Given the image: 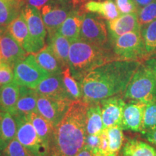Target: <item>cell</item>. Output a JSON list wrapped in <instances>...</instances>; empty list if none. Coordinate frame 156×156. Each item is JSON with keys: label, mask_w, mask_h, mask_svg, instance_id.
I'll return each instance as SVG.
<instances>
[{"label": "cell", "mask_w": 156, "mask_h": 156, "mask_svg": "<svg viewBox=\"0 0 156 156\" xmlns=\"http://www.w3.org/2000/svg\"><path fill=\"white\" fill-rule=\"evenodd\" d=\"M89 103L74 101L56 126L48 143V156H75L86 139V114Z\"/></svg>", "instance_id": "obj_2"}, {"label": "cell", "mask_w": 156, "mask_h": 156, "mask_svg": "<svg viewBox=\"0 0 156 156\" xmlns=\"http://www.w3.org/2000/svg\"><path fill=\"white\" fill-rule=\"evenodd\" d=\"M108 141V156H118L124 145V136L121 126L106 129Z\"/></svg>", "instance_id": "obj_30"}, {"label": "cell", "mask_w": 156, "mask_h": 156, "mask_svg": "<svg viewBox=\"0 0 156 156\" xmlns=\"http://www.w3.org/2000/svg\"><path fill=\"white\" fill-rule=\"evenodd\" d=\"M28 24L29 37L25 47L28 54H36L45 46L46 30L41 14L36 7L28 4L25 5L23 10Z\"/></svg>", "instance_id": "obj_5"}, {"label": "cell", "mask_w": 156, "mask_h": 156, "mask_svg": "<svg viewBox=\"0 0 156 156\" xmlns=\"http://www.w3.org/2000/svg\"><path fill=\"white\" fill-rule=\"evenodd\" d=\"M112 41L114 55L118 59L139 61L147 56L140 31L126 33Z\"/></svg>", "instance_id": "obj_7"}, {"label": "cell", "mask_w": 156, "mask_h": 156, "mask_svg": "<svg viewBox=\"0 0 156 156\" xmlns=\"http://www.w3.org/2000/svg\"><path fill=\"white\" fill-rule=\"evenodd\" d=\"M103 130V123L100 102L89 103L86 114L87 134H100Z\"/></svg>", "instance_id": "obj_27"}, {"label": "cell", "mask_w": 156, "mask_h": 156, "mask_svg": "<svg viewBox=\"0 0 156 156\" xmlns=\"http://www.w3.org/2000/svg\"><path fill=\"white\" fill-rule=\"evenodd\" d=\"M73 102L65 99H56L38 95L37 100V111L41 116L56 126L61 122L70 105Z\"/></svg>", "instance_id": "obj_11"}, {"label": "cell", "mask_w": 156, "mask_h": 156, "mask_svg": "<svg viewBox=\"0 0 156 156\" xmlns=\"http://www.w3.org/2000/svg\"><path fill=\"white\" fill-rule=\"evenodd\" d=\"M143 135L145 136V139L147 140V142L156 146V128L151 130V131H149L143 134Z\"/></svg>", "instance_id": "obj_39"}, {"label": "cell", "mask_w": 156, "mask_h": 156, "mask_svg": "<svg viewBox=\"0 0 156 156\" xmlns=\"http://www.w3.org/2000/svg\"><path fill=\"white\" fill-rule=\"evenodd\" d=\"M140 65L136 60L114 59L95 67L81 82L82 100L98 103L124 93Z\"/></svg>", "instance_id": "obj_1"}, {"label": "cell", "mask_w": 156, "mask_h": 156, "mask_svg": "<svg viewBox=\"0 0 156 156\" xmlns=\"http://www.w3.org/2000/svg\"><path fill=\"white\" fill-rule=\"evenodd\" d=\"M145 64L151 70V72L154 74L156 77V58H150L145 62Z\"/></svg>", "instance_id": "obj_40"}, {"label": "cell", "mask_w": 156, "mask_h": 156, "mask_svg": "<svg viewBox=\"0 0 156 156\" xmlns=\"http://www.w3.org/2000/svg\"><path fill=\"white\" fill-rule=\"evenodd\" d=\"M34 54L39 65L48 72L50 75H60L62 73L63 68L48 45Z\"/></svg>", "instance_id": "obj_23"}, {"label": "cell", "mask_w": 156, "mask_h": 156, "mask_svg": "<svg viewBox=\"0 0 156 156\" xmlns=\"http://www.w3.org/2000/svg\"><path fill=\"white\" fill-rule=\"evenodd\" d=\"M154 1H155V0H134L137 7H139L140 8H142V7H145L149 4L153 2Z\"/></svg>", "instance_id": "obj_42"}, {"label": "cell", "mask_w": 156, "mask_h": 156, "mask_svg": "<svg viewBox=\"0 0 156 156\" xmlns=\"http://www.w3.org/2000/svg\"><path fill=\"white\" fill-rule=\"evenodd\" d=\"M29 120L34 125L35 129L38 134L43 144L46 146L48 151V143L53 132L54 126L50 122L41 116L38 112H31L27 115Z\"/></svg>", "instance_id": "obj_26"}, {"label": "cell", "mask_w": 156, "mask_h": 156, "mask_svg": "<svg viewBox=\"0 0 156 156\" xmlns=\"http://www.w3.org/2000/svg\"><path fill=\"white\" fill-rule=\"evenodd\" d=\"M137 12L138 20L141 27L155 20H156V0L140 8Z\"/></svg>", "instance_id": "obj_34"}, {"label": "cell", "mask_w": 156, "mask_h": 156, "mask_svg": "<svg viewBox=\"0 0 156 156\" xmlns=\"http://www.w3.org/2000/svg\"><path fill=\"white\" fill-rule=\"evenodd\" d=\"M2 64V56H1V53H0V66Z\"/></svg>", "instance_id": "obj_44"}, {"label": "cell", "mask_w": 156, "mask_h": 156, "mask_svg": "<svg viewBox=\"0 0 156 156\" xmlns=\"http://www.w3.org/2000/svg\"><path fill=\"white\" fill-rule=\"evenodd\" d=\"M48 45L62 68L69 67V52L71 44L69 41L58 32L48 35Z\"/></svg>", "instance_id": "obj_19"}, {"label": "cell", "mask_w": 156, "mask_h": 156, "mask_svg": "<svg viewBox=\"0 0 156 156\" xmlns=\"http://www.w3.org/2000/svg\"><path fill=\"white\" fill-rule=\"evenodd\" d=\"M108 28L112 40L126 33L140 31L137 12L121 15L116 19L108 21Z\"/></svg>", "instance_id": "obj_15"}, {"label": "cell", "mask_w": 156, "mask_h": 156, "mask_svg": "<svg viewBox=\"0 0 156 156\" xmlns=\"http://www.w3.org/2000/svg\"><path fill=\"white\" fill-rule=\"evenodd\" d=\"M7 30V26H4V25H0V38L5 34L6 31Z\"/></svg>", "instance_id": "obj_43"}, {"label": "cell", "mask_w": 156, "mask_h": 156, "mask_svg": "<svg viewBox=\"0 0 156 156\" xmlns=\"http://www.w3.org/2000/svg\"><path fill=\"white\" fill-rule=\"evenodd\" d=\"M119 156H156V149L147 142L131 138L124 144Z\"/></svg>", "instance_id": "obj_24"}, {"label": "cell", "mask_w": 156, "mask_h": 156, "mask_svg": "<svg viewBox=\"0 0 156 156\" xmlns=\"http://www.w3.org/2000/svg\"><path fill=\"white\" fill-rule=\"evenodd\" d=\"M100 134H96V135L87 134L86 139H85L84 147H86L87 149L90 150V151L92 152L94 156L97 155L99 151V147H100L101 143Z\"/></svg>", "instance_id": "obj_37"}, {"label": "cell", "mask_w": 156, "mask_h": 156, "mask_svg": "<svg viewBox=\"0 0 156 156\" xmlns=\"http://www.w3.org/2000/svg\"><path fill=\"white\" fill-rule=\"evenodd\" d=\"M20 94V86L15 82L0 86V112L15 116Z\"/></svg>", "instance_id": "obj_18"}, {"label": "cell", "mask_w": 156, "mask_h": 156, "mask_svg": "<svg viewBox=\"0 0 156 156\" xmlns=\"http://www.w3.org/2000/svg\"><path fill=\"white\" fill-rule=\"evenodd\" d=\"M0 156H35L15 138L5 147Z\"/></svg>", "instance_id": "obj_33"}, {"label": "cell", "mask_w": 156, "mask_h": 156, "mask_svg": "<svg viewBox=\"0 0 156 156\" xmlns=\"http://www.w3.org/2000/svg\"><path fill=\"white\" fill-rule=\"evenodd\" d=\"M124 99L145 103L156 99V77L145 64H142L124 91Z\"/></svg>", "instance_id": "obj_4"}, {"label": "cell", "mask_w": 156, "mask_h": 156, "mask_svg": "<svg viewBox=\"0 0 156 156\" xmlns=\"http://www.w3.org/2000/svg\"><path fill=\"white\" fill-rule=\"evenodd\" d=\"M13 116L17 124V140L35 156H48V149L43 144L28 116L17 114Z\"/></svg>", "instance_id": "obj_8"}, {"label": "cell", "mask_w": 156, "mask_h": 156, "mask_svg": "<svg viewBox=\"0 0 156 156\" xmlns=\"http://www.w3.org/2000/svg\"><path fill=\"white\" fill-rule=\"evenodd\" d=\"M140 32L147 55L156 53V20L142 26Z\"/></svg>", "instance_id": "obj_31"}, {"label": "cell", "mask_w": 156, "mask_h": 156, "mask_svg": "<svg viewBox=\"0 0 156 156\" xmlns=\"http://www.w3.org/2000/svg\"><path fill=\"white\" fill-rule=\"evenodd\" d=\"M102 113L103 129L112 126H121L123 112L125 106L124 98L119 95L104 99L100 102Z\"/></svg>", "instance_id": "obj_12"}, {"label": "cell", "mask_w": 156, "mask_h": 156, "mask_svg": "<svg viewBox=\"0 0 156 156\" xmlns=\"http://www.w3.org/2000/svg\"><path fill=\"white\" fill-rule=\"evenodd\" d=\"M156 128V99L146 104L141 133L143 134Z\"/></svg>", "instance_id": "obj_32"}, {"label": "cell", "mask_w": 156, "mask_h": 156, "mask_svg": "<svg viewBox=\"0 0 156 156\" xmlns=\"http://www.w3.org/2000/svg\"><path fill=\"white\" fill-rule=\"evenodd\" d=\"M0 53L2 62L8 64L12 69L15 64L25 58L28 54L7 30L0 38Z\"/></svg>", "instance_id": "obj_14"}, {"label": "cell", "mask_w": 156, "mask_h": 156, "mask_svg": "<svg viewBox=\"0 0 156 156\" xmlns=\"http://www.w3.org/2000/svg\"><path fill=\"white\" fill-rule=\"evenodd\" d=\"M84 7L90 12L98 14L107 20H113L121 15L114 0H90L86 2Z\"/></svg>", "instance_id": "obj_20"}, {"label": "cell", "mask_w": 156, "mask_h": 156, "mask_svg": "<svg viewBox=\"0 0 156 156\" xmlns=\"http://www.w3.org/2000/svg\"><path fill=\"white\" fill-rule=\"evenodd\" d=\"M51 0H28L27 4L36 7L38 10H40L45 5H46Z\"/></svg>", "instance_id": "obj_38"}, {"label": "cell", "mask_w": 156, "mask_h": 156, "mask_svg": "<svg viewBox=\"0 0 156 156\" xmlns=\"http://www.w3.org/2000/svg\"><path fill=\"white\" fill-rule=\"evenodd\" d=\"M64 86L67 96L72 102L81 100L83 98L81 83L72 75L69 67H67L62 69L61 73Z\"/></svg>", "instance_id": "obj_29"}, {"label": "cell", "mask_w": 156, "mask_h": 156, "mask_svg": "<svg viewBox=\"0 0 156 156\" xmlns=\"http://www.w3.org/2000/svg\"><path fill=\"white\" fill-rule=\"evenodd\" d=\"M15 83L19 86L35 89L50 74L39 65L34 54H29L13 67Z\"/></svg>", "instance_id": "obj_6"}, {"label": "cell", "mask_w": 156, "mask_h": 156, "mask_svg": "<svg viewBox=\"0 0 156 156\" xmlns=\"http://www.w3.org/2000/svg\"><path fill=\"white\" fill-rule=\"evenodd\" d=\"M115 3L121 15L136 12L138 10L134 0H115Z\"/></svg>", "instance_id": "obj_35"}, {"label": "cell", "mask_w": 156, "mask_h": 156, "mask_svg": "<svg viewBox=\"0 0 156 156\" xmlns=\"http://www.w3.org/2000/svg\"><path fill=\"white\" fill-rule=\"evenodd\" d=\"M23 0H0V25L7 26L22 12Z\"/></svg>", "instance_id": "obj_25"}, {"label": "cell", "mask_w": 156, "mask_h": 156, "mask_svg": "<svg viewBox=\"0 0 156 156\" xmlns=\"http://www.w3.org/2000/svg\"><path fill=\"white\" fill-rule=\"evenodd\" d=\"M38 95L36 90L25 86H20V94L16 106V114L28 115L37 111Z\"/></svg>", "instance_id": "obj_22"}, {"label": "cell", "mask_w": 156, "mask_h": 156, "mask_svg": "<svg viewBox=\"0 0 156 156\" xmlns=\"http://www.w3.org/2000/svg\"><path fill=\"white\" fill-rule=\"evenodd\" d=\"M35 90L38 95L70 101L64 88L61 74L50 75L45 78Z\"/></svg>", "instance_id": "obj_16"}, {"label": "cell", "mask_w": 156, "mask_h": 156, "mask_svg": "<svg viewBox=\"0 0 156 156\" xmlns=\"http://www.w3.org/2000/svg\"><path fill=\"white\" fill-rule=\"evenodd\" d=\"M145 106L146 103L140 101H129L126 103L122 122L123 130L141 132Z\"/></svg>", "instance_id": "obj_13"}, {"label": "cell", "mask_w": 156, "mask_h": 156, "mask_svg": "<svg viewBox=\"0 0 156 156\" xmlns=\"http://www.w3.org/2000/svg\"><path fill=\"white\" fill-rule=\"evenodd\" d=\"M0 86H1V85H0Z\"/></svg>", "instance_id": "obj_45"}, {"label": "cell", "mask_w": 156, "mask_h": 156, "mask_svg": "<svg viewBox=\"0 0 156 156\" xmlns=\"http://www.w3.org/2000/svg\"><path fill=\"white\" fill-rule=\"evenodd\" d=\"M17 124L14 116L0 112V155L12 140L16 138Z\"/></svg>", "instance_id": "obj_21"}, {"label": "cell", "mask_w": 156, "mask_h": 156, "mask_svg": "<svg viewBox=\"0 0 156 156\" xmlns=\"http://www.w3.org/2000/svg\"><path fill=\"white\" fill-rule=\"evenodd\" d=\"M118 59L106 46H100L78 39L71 43L69 67L72 75L81 83L90 71L106 62Z\"/></svg>", "instance_id": "obj_3"}, {"label": "cell", "mask_w": 156, "mask_h": 156, "mask_svg": "<svg viewBox=\"0 0 156 156\" xmlns=\"http://www.w3.org/2000/svg\"><path fill=\"white\" fill-rule=\"evenodd\" d=\"M75 0H51L39 10L48 35L57 32L75 7Z\"/></svg>", "instance_id": "obj_9"}, {"label": "cell", "mask_w": 156, "mask_h": 156, "mask_svg": "<svg viewBox=\"0 0 156 156\" xmlns=\"http://www.w3.org/2000/svg\"><path fill=\"white\" fill-rule=\"evenodd\" d=\"M13 82H15V76L12 67L2 62L0 66V85H6Z\"/></svg>", "instance_id": "obj_36"}, {"label": "cell", "mask_w": 156, "mask_h": 156, "mask_svg": "<svg viewBox=\"0 0 156 156\" xmlns=\"http://www.w3.org/2000/svg\"><path fill=\"white\" fill-rule=\"evenodd\" d=\"M75 156H94L92 152L90 150L87 149L86 147H83V149H81Z\"/></svg>", "instance_id": "obj_41"}, {"label": "cell", "mask_w": 156, "mask_h": 156, "mask_svg": "<svg viewBox=\"0 0 156 156\" xmlns=\"http://www.w3.org/2000/svg\"><path fill=\"white\" fill-rule=\"evenodd\" d=\"M80 39L96 46H106L108 43V31L102 18L93 12L84 13Z\"/></svg>", "instance_id": "obj_10"}, {"label": "cell", "mask_w": 156, "mask_h": 156, "mask_svg": "<svg viewBox=\"0 0 156 156\" xmlns=\"http://www.w3.org/2000/svg\"><path fill=\"white\" fill-rule=\"evenodd\" d=\"M84 13L75 6L57 30L58 34L67 38L70 43L80 38L82 19Z\"/></svg>", "instance_id": "obj_17"}, {"label": "cell", "mask_w": 156, "mask_h": 156, "mask_svg": "<svg viewBox=\"0 0 156 156\" xmlns=\"http://www.w3.org/2000/svg\"><path fill=\"white\" fill-rule=\"evenodd\" d=\"M7 31L13 38L25 48L28 40L29 32L28 24L23 12L7 25Z\"/></svg>", "instance_id": "obj_28"}]
</instances>
